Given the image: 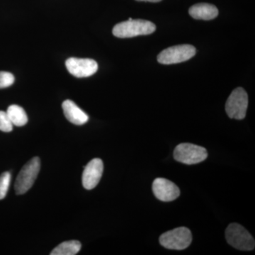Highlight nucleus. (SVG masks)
Listing matches in <instances>:
<instances>
[{"mask_svg":"<svg viewBox=\"0 0 255 255\" xmlns=\"http://www.w3.org/2000/svg\"><path fill=\"white\" fill-rule=\"evenodd\" d=\"M156 26L151 21L143 19H132L117 23L113 28V34L121 38H132L149 35L155 32Z\"/></svg>","mask_w":255,"mask_h":255,"instance_id":"nucleus-1","label":"nucleus"},{"mask_svg":"<svg viewBox=\"0 0 255 255\" xmlns=\"http://www.w3.org/2000/svg\"><path fill=\"white\" fill-rule=\"evenodd\" d=\"M40 169L41 160L38 157H33L23 166L15 182L14 189L17 195L25 194L31 189L39 173Z\"/></svg>","mask_w":255,"mask_h":255,"instance_id":"nucleus-2","label":"nucleus"},{"mask_svg":"<svg viewBox=\"0 0 255 255\" xmlns=\"http://www.w3.org/2000/svg\"><path fill=\"white\" fill-rule=\"evenodd\" d=\"M226 238L228 244L239 251H251L255 249L254 238L238 223H231L228 226L226 230Z\"/></svg>","mask_w":255,"mask_h":255,"instance_id":"nucleus-3","label":"nucleus"},{"mask_svg":"<svg viewBox=\"0 0 255 255\" xmlns=\"http://www.w3.org/2000/svg\"><path fill=\"white\" fill-rule=\"evenodd\" d=\"M192 236L190 230L180 227L171 230L161 235L159 243L161 246L169 250L182 251L190 246Z\"/></svg>","mask_w":255,"mask_h":255,"instance_id":"nucleus-4","label":"nucleus"},{"mask_svg":"<svg viewBox=\"0 0 255 255\" xmlns=\"http://www.w3.org/2000/svg\"><path fill=\"white\" fill-rule=\"evenodd\" d=\"M195 55V47L188 44L178 45L162 50L157 55V61L163 65H172L187 61Z\"/></svg>","mask_w":255,"mask_h":255,"instance_id":"nucleus-5","label":"nucleus"},{"mask_svg":"<svg viewBox=\"0 0 255 255\" xmlns=\"http://www.w3.org/2000/svg\"><path fill=\"white\" fill-rule=\"evenodd\" d=\"M248 107V95L243 87L235 89L228 97L226 111L231 119L242 120L246 118Z\"/></svg>","mask_w":255,"mask_h":255,"instance_id":"nucleus-6","label":"nucleus"},{"mask_svg":"<svg viewBox=\"0 0 255 255\" xmlns=\"http://www.w3.org/2000/svg\"><path fill=\"white\" fill-rule=\"evenodd\" d=\"M208 157L205 147L191 143H181L175 147L174 157L178 162L186 164L200 163Z\"/></svg>","mask_w":255,"mask_h":255,"instance_id":"nucleus-7","label":"nucleus"},{"mask_svg":"<svg viewBox=\"0 0 255 255\" xmlns=\"http://www.w3.org/2000/svg\"><path fill=\"white\" fill-rule=\"evenodd\" d=\"M65 65L69 73L79 78L92 76L98 70V64L90 58H68Z\"/></svg>","mask_w":255,"mask_h":255,"instance_id":"nucleus-8","label":"nucleus"},{"mask_svg":"<svg viewBox=\"0 0 255 255\" xmlns=\"http://www.w3.org/2000/svg\"><path fill=\"white\" fill-rule=\"evenodd\" d=\"M152 191L157 199L164 202L175 200L180 195L179 187L164 178H157L154 180Z\"/></svg>","mask_w":255,"mask_h":255,"instance_id":"nucleus-9","label":"nucleus"},{"mask_svg":"<svg viewBox=\"0 0 255 255\" xmlns=\"http://www.w3.org/2000/svg\"><path fill=\"white\" fill-rule=\"evenodd\" d=\"M104 171V164L102 159H92L86 167H85L82 174V185L87 190H91L97 187L100 182Z\"/></svg>","mask_w":255,"mask_h":255,"instance_id":"nucleus-10","label":"nucleus"},{"mask_svg":"<svg viewBox=\"0 0 255 255\" xmlns=\"http://www.w3.org/2000/svg\"><path fill=\"white\" fill-rule=\"evenodd\" d=\"M63 110L65 117L72 124L81 126L88 122V115L73 101L65 100L63 103Z\"/></svg>","mask_w":255,"mask_h":255,"instance_id":"nucleus-11","label":"nucleus"},{"mask_svg":"<svg viewBox=\"0 0 255 255\" xmlns=\"http://www.w3.org/2000/svg\"><path fill=\"white\" fill-rule=\"evenodd\" d=\"M219 13L217 7L209 3H199L193 5L189 9V14L191 17L206 21L214 19L217 17Z\"/></svg>","mask_w":255,"mask_h":255,"instance_id":"nucleus-12","label":"nucleus"},{"mask_svg":"<svg viewBox=\"0 0 255 255\" xmlns=\"http://www.w3.org/2000/svg\"><path fill=\"white\" fill-rule=\"evenodd\" d=\"M8 117L13 125L21 127L26 125L28 122V117L22 107L13 105L9 106L6 111Z\"/></svg>","mask_w":255,"mask_h":255,"instance_id":"nucleus-13","label":"nucleus"},{"mask_svg":"<svg viewBox=\"0 0 255 255\" xmlns=\"http://www.w3.org/2000/svg\"><path fill=\"white\" fill-rule=\"evenodd\" d=\"M81 250V243L78 241L64 242L50 253V255H75Z\"/></svg>","mask_w":255,"mask_h":255,"instance_id":"nucleus-14","label":"nucleus"},{"mask_svg":"<svg viewBox=\"0 0 255 255\" xmlns=\"http://www.w3.org/2000/svg\"><path fill=\"white\" fill-rule=\"evenodd\" d=\"M11 182V174L4 172L0 175V200L4 199L7 194Z\"/></svg>","mask_w":255,"mask_h":255,"instance_id":"nucleus-15","label":"nucleus"},{"mask_svg":"<svg viewBox=\"0 0 255 255\" xmlns=\"http://www.w3.org/2000/svg\"><path fill=\"white\" fill-rule=\"evenodd\" d=\"M13 130V124L8 117L6 112L0 111V130L5 132H11Z\"/></svg>","mask_w":255,"mask_h":255,"instance_id":"nucleus-16","label":"nucleus"},{"mask_svg":"<svg viewBox=\"0 0 255 255\" xmlns=\"http://www.w3.org/2000/svg\"><path fill=\"white\" fill-rule=\"evenodd\" d=\"M14 82V77L8 72H0V89L6 88L12 85Z\"/></svg>","mask_w":255,"mask_h":255,"instance_id":"nucleus-17","label":"nucleus"},{"mask_svg":"<svg viewBox=\"0 0 255 255\" xmlns=\"http://www.w3.org/2000/svg\"><path fill=\"white\" fill-rule=\"evenodd\" d=\"M137 1H149V2H159V1H161L162 0H137Z\"/></svg>","mask_w":255,"mask_h":255,"instance_id":"nucleus-18","label":"nucleus"}]
</instances>
